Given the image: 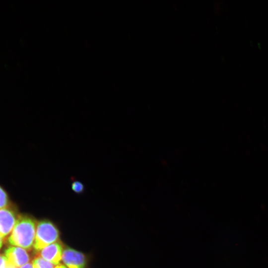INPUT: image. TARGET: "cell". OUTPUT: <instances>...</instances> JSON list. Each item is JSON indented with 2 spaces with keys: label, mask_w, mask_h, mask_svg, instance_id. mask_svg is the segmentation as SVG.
Segmentation results:
<instances>
[{
  "label": "cell",
  "mask_w": 268,
  "mask_h": 268,
  "mask_svg": "<svg viewBox=\"0 0 268 268\" xmlns=\"http://www.w3.org/2000/svg\"><path fill=\"white\" fill-rule=\"evenodd\" d=\"M36 226L35 219L31 216L18 214L14 227L8 237V243L31 250L35 240Z\"/></svg>",
  "instance_id": "1"
},
{
  "label": "cell",
  "mask_w": 268,
  "mask_h": 268,
  "mask_svg": "<svg viewBox=\"0 0 268 268\" xmlns=\"http://www.w3.org/2000/svg\"><path fill=\"white\" fill-rule=\"evenodd\" d=\"M60 232L56 226L51 221L42 220L37 223L33 249L37 252L45 247L58 242Z\"/></svg>",
  "instance_id": "2"
},
{
  "label": "cell",
  "mask_w": 268,
  "mask_h": 268,
  "mask_svg": "<svg viewBox=\"0 0 268 268\" xmlns=\"http://www.w3.org/2000/svg\"><path fill=\"white\" fill-rule=\"evenodd\" d=\"M18 215L12 206L0 209V237L3 239L11 233Z\"/></svg>",
  "instance_id": "3"
},
{
  "label": "cell",
  "mask_w": 268,
  "mask_h": 268,
  "mask_svg": "<svg viewBox=\"0 0 268 268\" xmlns=\"http://www.w3.org/2000/svg\"><path fill=\"white\" fill-rule=\"evenodd\" d=\"M62 260L67 268H85L87 265L83 253L69 247L64 248Z\"/></svg>",
  "instance_id": "4"
},
{
  "label": "cell",
  "mask_w": 268,
  "mask_h": 268,
  "mask_svg": "<svg viewBox=\"0 0 268 268\" xmlns=\"http://www.w3.org/2000/svg\"><path fill=\"white\" fill-rule=\"evenodd\" d=\"M4 254L8 263L16 268L21 267L30 260L27 250L19 247H8L4 250Z\"/></svg>",
  "instance_id": "5"
},
{
  "label": "cell",
  "mask_w": 268,
  "mask_h": 268,
  "mask_svg": "<svg viewBox=\"0 0 268 268\" xmlns=\"http://www.w3.org/2000/svg\"><path fill=\"white\" fill-rule=\"evenodd\" d=\"M63 250L62 244L57 242L45 247L37 255L54 265H58L62 260Z\"/></svg>",
  "instance_id": "6"
},
{
  "label": "cell",
  "mask_w": 268,
  "mask_h": 268,
  "mask_svg": "<svg viewBox=\"0 0 268 268\" xmlns=\"http://www.w3.org/2000/svg\"><path fill=\"white\" fill-rule=\"evenodd\" d=\"M32 264L34 268H54L55 265L37 255Z\"/></svg>",
  "instance_id": "7"
},
{
  "label": "cell",
  "mask_w": 268,
  "mask_h": 268,
  "mask_svg": "<svg viewBox=\"0 0 268 268\" xmlns=\"http://www.w3.org/2000/svg\"><path fill=\"white\" fill-rule=\"evenodd\" d=\"M10 206L8 196L5 190L0 185V209Z\"/></svg>",
  "instance_id": "8"
},
{
  "label": "cell",
  "mask_w": 268,
  "mask_h": 268,
  "mask_svg": "<svg viewBox=\"0 0 268 268\" xmlns=\"http://www.w3.org/2000/svg\"><path fill=\"white\" fill-rule=\"evenodd\" d=\"M71 186L72 191L76 194H81L84 190L83 184L78 181H73Z\"/></svg>",
  "instance_id": "9"
},
{
  "label": "cell",
  "mask_w": 268,
  "mask_h": 268,
  "mask_svg": "<svg viewBox=\"0 0 268 268\" xmlns=\"http://www.w3.org/2000/svg\"><path fill=\"white\" fill-rule=\"evenodd\" d=\"M8 262L4 255H0V268H7Z\"/></svg>",
  "instance_id": "10"
},
{
  "label": "cell",
  "mask_w": 268,
  "mask_h": 268,
  "mask_svg": "<svg viewBox=\"0 0 268 268\" xmlns=\"http://www.w3.org/2000/svg\"><path fill=\"white\" fill-rule=\"evenodd\" d=\"M19 268H34L32 263H28Z\"/></svg>",
  "instance_id": "11"
},
{
  "label": "cell",
  "mask_w": 268,
  "mask_h": 268,
  "mask_svg": "<svg viewBox=\"0 0 268 268\" xmlns=\"http://www.w3.org/2000/svg\"><path fill=\"white\" fill-rule=\"evenodd\" d=\"M54 268H67V267L63 264H59L57 265Z\"/></svg>",
  "instance_id": "12"
},
{
  "label": "cell",
  "mask_w": 268,
  "mask_h": 268,
  "mask_svg": "<svg viewBox=\"0 0 268 268\" xmlns=\"http://www.w3.org/2000/svg\"><path fill=\"white\" fill-rule=\"evenodd\" d=\"M3 242V238L0 237V249L2 247Z\"/></svg>",
  "instance_id": "13"
}]
</instances>
